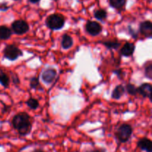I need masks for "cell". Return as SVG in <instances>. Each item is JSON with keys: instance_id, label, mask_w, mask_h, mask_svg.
Segmentation results:
<instances>
[{"instance_id": "obj_9", "label": "cell", "mask_w": 152, "mask_h": 152, "mask_svg": "<svg viewBox=\"0 0 152 152\" xmlns=\"http://www.w3.org/2000/svg\"><path fill=\"white\" fill-rule=\"evenodd\" d=\"M152 86L150 83H142L137 88V94H140L142 97L151 99Z\"/></svg>"}, {"instance_id": "obj_23", "label": "cell", "mask_w": 152, "mask_h": 152, "mask_svg": "<svg viewBox=\"0 0 152 152\" xmlns=\"http://www.w3.org/2000/svg\"><path fill=\"white\" fill-rule=\"evenodd\" d=\"M86 152H106V149L103 148H94L92 150H88Z\"/></svg>"}, {"instance_id": "obj_11", "label": "cell", "mask_w": 152, "mask_h": 152, "mask_svg": "<svg viewBox=\"0 0 152 152\" xmlns=\"http://www.w3.org/2000/svg\"><path fill=\"white\" fill-rule=\"evenodd\" d=\"M135 50V45L132 42H126L120 49V54L126 57H129L133 55Z\"/></svg>"}, {"instance_id": "obj_16", "label": "cell", "mask_w": 152, "mask_h": 152, "mask_svg": "<svg viewBox=\"0 0 152 152\" xmlns=\"http://www.w3.org/2000/svg\"><path fill=\"white\" fill-rule=\"evenodd\" d=\"M0 84L4 88H8L9 84H10V79L9 77L4 73L3 71H0Z\"/></svg>"}, {"instance_id": "obj_19", "label": "cell", "mask_w": 152, "mask_h": 152, "mask_svg": "<svg viewBox=\"0 0 152 152\" xmlns=\"http://www.w3.org/2000/svg\"><path fill=\"white\" fill-rule=\"evenodd\" d=\"M26 105L32 110L37 109L39 108V103L38 100L34 99V98H29L27 100Z\"/></svg>"}, {"instance_id": "obj_17", "label": "cell", "mask_w": 152, "mask_h": 152, "mask_svg": "<svg viewBox=\"0 0 152 152\" xmlns=\"http://www.w3.org/2000/svg\"><path fill=\"white\" fill-rule=\"evenodd\" d=\"M103 45L108 49H117L121 44H120V42L115 41V40H108V41H105L103 42Z\"/></svg>"}, {"instance_id": "obj_20", "label": "cell", "mask_w": 152, "mask_h": 152, "mask_svg": "<svg viewBox=\"0 0 152 152\" xmlns=\"http://www.w3.org/2000/svg\"><path fill=\"white\" fill-rule=\"evenodd\" d=\"M125 89L131 95H136L137 94V88L132 83H129V84L126 85V87L125 88Z\"/></svg>"}, {"instance_id": "obj_5", "label": "cell", "mask_w": 152, "mask_h": 152, "mask_svg": "<svg viewBox=\"0 0 152 152\" xmlns=\"http://www.w3.org/2000/svg\"><path fill=\"white\" fill-rule=\"evenodd\" d=\"M11 28L13 33L17 35H23L29 31V25L25 20L18 19L12 23Z\"/></svg>"}, {"instance_id": "obj_1", "label": "cell", "mask_w": 152, "mask_h": 152, "mask_svg": "<svg viewBox=\"0 0 152 152\" xmlns=\"http://www.w3.org/2000/svg\"><path fill=\"white\" fill-rule=\"evenodd\" d=\"M12 125L22 136L28 135L32 129L31 117L26 112H21L16 114L12 120Z\"/></svg>"}, {"instance_id": "obj_3", "label": "cell", "mask_w": 152, "mask_h": 152, "mask_svg": "<svg viewBox=\"0 0 152 152\" xmlns=\"http://www.w3.org/2000/svg\"><path fill=\"white\" fill-rule=\"evenodd\" d=\"M132 133H133V128L132 127V126L127 123H123L117 129L115 135L120 142L125 143L130 140Z\"/></svg>"}, {"instance_id": "obj_6", "label": "cell", "mask_w": 152, "mask_h": 152, "mask_svg": "<svg viewBox=\"0 0 152 152\" xmlns=\"http://www.w3.org/2000/svg\"><path fill=\"white\" fill-rule=\"evenodd\" d=\"M86 31L89 35L96 37L102 32V27L99 22L89 20L86 24Z\"/></svg>"}, {"instance_id": "obj_21", "label": "cell", "mask_w": 152, "mask_h": 152, "mask_svg": "<svg viewBox=\"0 0 152 152\" xmlns=\"http://www.w3.org/2000/svg\"><path fill=\"white\" fill-rule=\"evenodd\" d=\"M144 72H145V77H147V78L149 79V80H151L152 79V64H151V62H148V63L145 65Z\"/></svg>"}, {"instance_id": "obj_2", "label": "cell", "mask_w": 152, "mask_h": 152, "mask_svg": "<svg viewBox=\"0 0 152 152\" xmlns=\"http://www.w3.org/2000/svg\"><path fill=\"white\" fill-rule=\"evenodd\" d=\"M65 18L59 13H53L48 16L46 19V25L50 30L57 31L63 28L65 25Z\"/></svg>"}, {"instance_id": "obj_22", "label": "cell", "mask_w": 152, "mask_h": 152, "mask_svg": "<svg viewBox=\"0 0 152 152\" xmlns=\"http://www.w3.org/2000/svg\"><path fill=\"white\" fill-rule=\"evenodd\" d=\"M30 86L31 87V88L34 89H39L41 88V85H40L38 77H32L31 79V80H30Z\"/></svg>"}, {"instance_id": "obj_13", "label": "cell", "mask_w": 152, "mask_h": 152, "mask_svg": "<svg viewBox=\"0 0 152 152\" xmlns=\"http://www.w3.org/2000/svg\"><path fill=\"white\" fill-rule=\"evenodd\" d=\"M125 92H126V89L124 86L123 85H119L116 86L115 88L112 91L111 97L114 99H120L124 95Z\"/></svg>"}, {"instance_id": "obj_24", "label": "cell", "mask_w": 152, "mask_h": 152, "mask_svg": "<svg viewBox=\"0 0 152 152\" xmlns=\"http://www.w3.org/2000/svg\"><path fill=\"white\" fill-rule=\"evenodd\" d=\"M13 82L14 84H18V83H19V80L16 75H13Z\"/></svg>"}, {"instance_id": "obj_12", "label": "cell", "mask_w": 152, "mask_h": 152, "mask_svg": "<svg viewBox=\"0 0 152 152\" xmlns=\"http://www.w3.org/2000/svg\"><path fill=\"white\" fill-rule=\"evenodd\" d=\"M74 45V40L73 38L68 34H65L62 36V40H61V46L63 49L67 50L71 48Z\"/></svg>"}, {"instance_id": "obj_26", "label": "cell", "mask_w": 152, "mask_h": 152, "mask_svg": "<svg viewBox=\"0 0 152 152\" xmlns=\"http://www.w3.org/2000/svg\"><path fill=\"white\" fill-rule=\"evenodd\" d=\"M29 1L32 3H37V2H39L40 0H29Z\"/></svg>"}, {"instance_id": "obj_28", "label": "cell", "mask_w": 152, "mask_h": 152, "mask_svg": "<svg viewBox=\"0 0 152 152\" xmlns=\"http://www.w3.org/2000/svg\"><path fill=\"white\" fill-rule=\"evenodd\" d=\"M16 1H18V0H16Z\"/></svg>"}, {"instance_id": "obj_10", "label": "cell", "mask_w": 152, "mask_h": 152, "mask_svg": "<svg viewBox=\"0 0 152 152\" xmlns=\"http://www.w3.org/2000/svg\"><path fill=\"white\" fill-rule=\"evenodd\" d=\"M138 148L146 152H152V142L147 137L141 138L137 142Z\"/></svg>"}, {"instance_id": "obj_14", "label": "cell", "mask_w": 152, "mask_h": 152, "mask_svg": "<svg viewBox=\"0 0 152 152\" xmlns=\"http://www.w3.org/2000/svg\"><path fill=\"white\" fill-rule=\"evenodd\" d=\"M12 36V31L10 28L5 25L0 26V39L7 40L10 39Z\"/></svg>"}, {"instance_id": "obj_7", "label": "cell", "mask_w": 152, "mask_h": 152, "mask_svg": "<svg viewBox=\"0 0 152 152\" xmlns=\"http://www.w3.org/2000/svg\"><path fill=\"white\" fill-rule=\"evenodd\" d=\"M139 31L142 35L146 38H151L152 37V23L151 21L146 20L140 22Z\"/></svg>"}, {"instance_id": "obj_18", "label": "cell", "mask_w": 152, "mask_h": 152, "mask_svg": "<svg viewBox=\"0 0 152 152\" xmlns=\"http://www.w3.org/2000/svg\"><path fill=\"white\" fill-rule=\"evenodd\" d=\"M126 0H109V4L111 7L115 9H121L125 6Z\"/></svg>"}, {"instance_id": "obj_25", "label": "cell", "mask_w": 152, "mask_h": 152, "mask_svg": "<svg viewBox=\"0 0 152 152\" xmlns=\"http://www.w3.org/2000/svg\"><path fill=\"white\" fill-rule=\"evenodd\" d=\"M114 73H115V74L120 78L121 75L123 74V71H122V70H117V71H114Z\"/></svg>"}, {"instance_id": "obj_27", "label": "cell", "mask_w": 152, "mask_h": 152, "mask_svg": "<svg viewBox=\"0 0 152 152\" xmlns=\"http://www.w3.org/2000/svg\"><path fill=\"white\" fill-rule=\"evenodd\" d=\"M33 152H45V151H43L42 150H41V149H36V150H34Z\"/></svg>"}, {"instance_id": "obj_15", "label": "cell", "mask_w": 152, "mask_h": 152, "mask_svg": "<svg viewBox=\"0 0 152 152\" xmlns=\"http://www.w3.org/2000/svg\"><path fill=\"white\" fill-rule=\"evenodd\" d=\"M94 16L98 20L103 21L105 19H106L107 16H108V13L104 9H99V10H96L94 13Z\"/></svg>"}, {"instance_id": "obj_8", "label": "cell", "mask_w": 152, "mask_h": 152, "mask_svg": "<svg viewBox=\"0 0 152 152\" xmlns=\"http://www.w3.org/2000/svg\"><path fill=\"white\" fill-rule=\"evenodd\" d=\"M56 77V71L54 68H47L42 73V80L47 84H50Z\"/></svg>"}, {"instance_id": "obj_4", "label": "cell", "mask_w": 152, "mask_h": 152, "mask_svg": "<svg viewBox=\"0 0 152 152\" xmlns=\"http://www.w3.org/2000/svg\"><path fill=\"white\" fill-rule=\"evenodd\" d=\"M4 57L10 61L16 60L19 56H22V50L14 45H7L3 50Z\"/></svg>"}]
</instances>
